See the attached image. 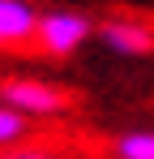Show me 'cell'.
<instances>
[{"mask_svg":"<svg viewBox=\"0 0 154 159\" xmlns=\"http://www.w3.org/2000/svg\"><path fill=\"white\" fill-rule=\"evenodd\" d=\"M99 30V22L81 9H43L39 13V34H34V48L51 60H69V56Z\"/></svg>","mask_w":154,"mask_h":159,"instance_id":"6da1fadb","label":"cell"},{"mask_svg":"<svg viewBox=\"0 0 154 159\" xmlns=\"http://www.w3.org/2000/svg\"><path fill=\"white\" fill-rule=\"evenodd\" d=\"M0 103L30 120V116H60V112H69L73 99H69V90L39 82V78H4L0 82Z\"/></svg>","mask_w":154,"mask_h":159,"instance_id":"7a4b0ae2","label":"cell"},{"mask_svg":"<svg viewBox=\"0 0 154 159\" xmlns=\"http://www.w3.org/2000/svg\"><path fill=\"white\" fill-rule=\"evenodd\" d=\"M94 34L103 39V48L116 52V56H150L154 52V26L133 22V17H107V22H99Z\"/></svg>","mask_w":154,"mask_h":159,"instance_id":"3957f363","label":"cell"},{"mask_svg":"<svg viewBox=\"0 0 154 159\" xmlns=\"http://www.w3.org/2000/svg\"><path fill=\"white\" fill-rule=\"evenodd\" d=\"M39 34V9L26 0H0V48H17Z\"/></svg>","mask_w":154,"mask_h":159,"instance_id":"277c9868","label":"cell"},{"mask_svg":"<svg viewBox=\"0 0 154 159\" xmlns=\"http://www.w3.org/2000/svg\"><path fill=\"white\" fill-rule=\"evenodd\" d=\"M116 159H154V129H128L111 142Z\"/></svg>","mask_w":154,"mask_h":159,"instance_id":"5b68a950","label":"cell"},{"mask_svg":"<svg viewBox=\"0 0 154 159\" xmlns=\"http://www.w3.org/2000/svg\"><path fill=\"white\" fill-rule=\"evenodd\" d=\"M26 138H30V120H26L22 112H13V107L0 103V155L4 151H17Z\"/></svg>","mask_w":154,"mask_h":159,"instance_id":"8992f818","label":"cell"},{"mask_svg":"<svg viewBox=\"0 0 154 159\" xmlns=\"http://www.w3.org/2000/svg\"><path fill=\"white\" fill-rule=\"evenodd\" d=\"M0 159H56V155H47V151H39V146H17V151H4Z\"/></svg>","mask_w":154,"mask_h":159,"instance_id":"52a82bcc","label":"cell"}]
</instances>
